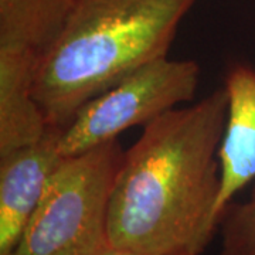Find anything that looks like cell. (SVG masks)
Wrapping results in <instances>:
<instances>
[{
	"label": "cell",
	"mask_w": 255,
	"mask_h": 255,
	"mask_svg": "<svg viewBox=\"0 0 255 255\" xmlns=\"http://www.w3.org/2000/svg\"><path fill=\"white\" fill-rule=\"evenodd\" d=\"M224 85L164 112L124 152L108 210L110 246L140 255H200L216 230Z\"/></svg>",
	"instance_id": "6da1fadb"
},
{
	"label": "cell",
	"mask_w": 255,
	"mask_h": 255,
	"mask_svg": "<svg viewBox=\"0 0 255 255\" xmlns=\"http://www.w3.org/2000/svg\"><path fill=\"white\" fill-rule=\"evenodd\" d=\"M61 129L0 156V255H10L40 203L63 156Z\"/></svg>",
	"instance_id": "5b68a950"
},
{
	"label": "cell",
	"mask_w": 255,
	"mask_h": 255,
	"mask_svg": "<svg viewBox=\"0 0 255 255\" xmlns=\"http://www.w3.org/2000/svg\"><path fill=\"white\" fill-rule=\"evenodd\" d=\"M119 140L65 156L10 255H101L124 157Z\"/></svg>",
	"instance_id": "3957f363"
},
{
	"label": "cell",
	"mask_w": 255,
	"mask_h": 255,
	"mask_svg": "<svg viewBox=\"0 0 255 255\" xmlns=\"http://www.w3.org/2000/svg\"><path fill=\"white\" fill-rule=\"evenodd\" d=\"M77 0H0V44L41 55L57 40Z\"/></svg>",
	"instance_id": "ba28073f"
},
{
	"label": "cell",
	"mask_w": 255,
	"mask_h": 255,
	"mask_svg": "<svg viewBox=\"0 0 255 255\" xmlns=\"http://www.w3.org/2000/svg\"><path fill=\"white\" fill-rule=\"evenodd\" d=\"M101 255H140V254H137V253L132 251V250H128V248L108 246L105 250H104V253H102Z\"/></svg>",
	"instance_id": "30bf717a"
},
{
	"label": "cell",
	"mask_w": 255,
	"mask_h": 255,
	"mask_svg": "<svg viewBox=\"0 0 255 255\" xmlns=\"http://www.w3.org/2000/svg\"><path fill=\"white\" fill-rule=\"evenodd\" d=\"M200 65L167 55L145 64L88 101L58 135L63 157L117 140L130 128L145 127L167 111L194 98Z\"/></svg>",
	"instance_id": "277c9868"
},
{
	"label": "cell",
	"mask_w": 255,
	"mask_h": 255,
	"mask_svg": "<svg viewBox=\"0 0 255 255\" xmlns=\"http://www.w3.org/2000/svg\"><path fill=\"white\" fill-rule=\"evenodd\" d=\"M197 0H77L63 31L38 57L33 92L63 129L88 101L166 57Z\"/></svg>",
	"instance_id": "7a4b0ae2"
},
{
	"label": "cell",
	"mask_w": 255,
	"mask_h": 255,
	"mask_svg": "<svg viewBox=\"0 0 255 255\" xmlns=\"http://www.w3.org/2000/svg\"><path fill=\"white\" fill-rule=\"evenodd\" d=\"M219 226H221L220 255H255V184L246 201L228 206Z\"/></svg>",
	"instance_id": "9c48e42d"
},
{
	"label": "cell",
	"mask_w": 255,
	"mask_h": 255,
	"mask_svg": "<svg viewBox=\"0 0 255 255\" xmlns=\"http://www.w3.org/2000/svg\"><path fill=\"white\" fill-rule=\"evenodd\" d=\"M227 119L219 146L220 190L214 206V223L234 196L255 180V70L234 64L226 74Z\"/></svg>",
	"instance_id": "8992f818"
},
{
	"label": "cell",
	"mask_w": 255,
	"mask_h": 255,
	"mask_svg": "<svg viewBox=\"0 0 255 255\" xmlns=\"http://www.w3.org/2000/svg\"><path fill=\"white\" fill-rule=\"evenodd\" d=\"M38 57L28 47L0 44V156L53 129L33 92Z\"/></svg>",
	"instance_id": "52a82bcc"
}]
</instances>
